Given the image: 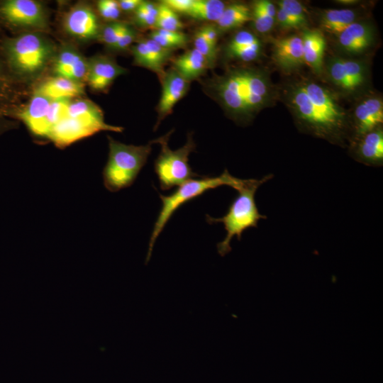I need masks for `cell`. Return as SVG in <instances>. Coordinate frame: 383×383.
I'll list each match as a JSON object with an SVG mask.
<instances>
[{
    "label": "cell",
    "instance_id": "obj_5",
    "mask_svg": "<svg viewBox=\"0 0 383 383\" xmlns=\"http://www.w3.org/2000/svg\"><path fill=\"white\" fill-rule=\"evenodd\" d=\"M243 179L232 176L227 170L217 177L203 176L201 179H190L169 195L159 193L162 207L155 222L150 235L145 263L150 260L157 238L174 213L184 204L204 194L209 189L229 186L236 189Z\"/></svg>",
    "mask_w": 383,
    "mask_h": 383
},
{
    "label": "cell",
    "instance_id": "obj_7",
    "mask_svg": "<svg viewBox=\"0 0 383 383\" xmlns=\"http://www.w3.org/2000/svg\"><path fill=\"white\" fill-rule=\"evenodd\" d=\"M173 131L174 129L155 139L156 143L160 145L161 150L154 162V170L159 180L160 188L163 191L179 186L193 177H203L194 172L189 164V156L196 148L192 134H188L187 143L182 148L172 150L168 146V140Z\"/></svg>",
    "mask_w": 383,
    "mask_h": 383
},
{
    "label": "cell",
    "instance_id": "obj_25",
    "mask_svg": "<svg viewBox=\"0 0 383 383\" xmlns=\"http://www.w3.org/2000/svg\"><path fill=\"white\" fill-rule=\"evenodd\" d=\"M357 13L353 9H327L320 16L321 27L337 35L349 25L356 21Z\"/></svg>",
    "mask_w": 383,
    "mask_h": 383
},
{
    "label": "cell",
    "instance_id": "obj_19",
    "mask_svg": "<svg viewBox=\"0 0 383 383\" xmlns=\"http://www.w3.org/2000/svg\"><path fill=\"white\" fill-rule=\"evenodd\" d=\"M67 115L83 121L94 128L98 133L103 131L122 132L123 130V127L106 123L100 108L87 99L71 100Z\"/></svg>",
    "mask_w": 383,
    "mask_h": 383
},
{
    "label": "cell",
    "instance_id": "obj_2",
    "mask_svg": "<svg viewBox=\"0 0 383 383\" xmlns=\"http://www.w3.org/2000/svg\"><path fill=\"white\" fill-rule=\"evenodd\" d=\"M213 82L221 104L238 121H249L258 111L271 104L274 98L268 74L260 69H231Z\"/></svg>",
    "mask_w": 383,
    "mask_h": 383
},
{
    "label": "cell",
    "instance_id": "obj_13",
    "mask_svg": "<svg viewBox=\"0 0 383 383\" xmlns=\"http://www.w3.org/2000/svg\"><path fill=\"white\" fill-rule=\"evenodd\" d=\"M272 60L284 73L291 74L304 64L301 35H290L273 42Z\"/></svg>",
    "mask_w": 383,
    "mask_h": 383
},
{
    "label": "cell",
    "instance_id": "obj_26",
    "mask_svg": "<svg viewBox=\"0 0 383 383\" xmlns=\"http://www.w3.org/2000/svg\"><path fill=\"white\" fill-rule=\"evenodd\" d=\"M226 6L220 0H193L185 15L200 21L216 22Z\"/></svg>",
    "mask_w": 383,
    "mask_h": 383
},
{
    "label": "cell",
    "instance_id": "obj_22",
    "mask_svg": "<svg viewBox=\"0 0 383 383\" xmlns=\"http://www.w3.org/2000/svg\"><path fill=\"white\" fill-rule=\"evenodd\" d=\"M172 68L189 82L204 74L210 67L206 59L195 48L172 59Z\"/></svg>",
    "mask_w": 383,
    "mask_h": 383
},
{
    "label": "cell",
    "instance_id": "obj_30",
    "mask_svg": "<svg viewBox=\"0 0 383 383\" xmlns=\"http://www.w3.org/2000/svg\"><path fill=\"white\" fill-rule=\"evenodd\" d=\"M134 12L135 22L139 26L155 28L158 15V4L142 1Z\"/></svg>",
    "mask_w": 383,
    "mask_h": 383
},
{
    "label": "cell",
    "instance_id": "obj_8",
    "mask_svg": "<svg viewBox=\"0 0 383 383\" xmlns=\"http://www.w3.org/2000/svg\"><path fill=\"white\" fill-rule=\"evenodd\" d=\"M323 71L328 81L345 94H358L369 82L368 65L363 60L333 56L324 60Z\"/></svg>",
    "mask_w": 383,
    "mask_h": 383
},
{
    "label": "cell",
    "instance_id": "obj_1",
    "mask_svg": "<svg viewBox=\"0 0 383 383\" xmlns=\"http://www.w3.org/2000/svg\"><path fill=\"white\" fill-rule=\"evenodd\" d=\"M285 99L302 132L340 146L351 140L350 117L325 86L311 79L296 82L287 87Z\"/></svg>",
    "mask_w": 383,
    "mask_h": 383
},
{
    "label": "cell",
    "instance_id": "obj_23",
    "mask_svg": "<svg viewBox=\"0 0 383 383\" xmlns=\"http://www.w3.org/2000/svg\"><path fill=\"white\" fill-rule=\"evenodd\" d=\"M36 91L51 100L72 99L84 93V86L81 82L57 76L43 82Z\"/></svg>",
    "mask_w": 383,
    "mask_h": 383
},
{
    "label": "cell",
    "instance_id": "obj_21",
    "mask_svg": "<svg viewBox=\"0 0 383 383\" xmlns=\"http://www.w3.org/2000/svg\"><path fill=\"white\" fill-rule=\"evenodd\" d=\"M304 64L317 75L323 72L326 39L317 28L305 29L301 35Z\"/></svg>",
    "mask_w": 383,
    "mask_h": 383
},
{
    "label": "cell",
    "instance_id": "obj_35",
    "mask_svg": "<svg viewBox=\"0 0 383 383\" xmlns=\"http://www.w3.org/2000/svg\"><path fill=\"white\" fill-rule=\"evenodd\" d=\"M262 45L260 41L251 45L226 51L231 57L243 61L255 60L260 55Z\"/></svg>",
    "mask_w": 383,
    "mask_h": 383
},
{
    "label": "cell",
    "instance_id": "obj_27",
    "mask_svg": "<svg viewBox=\"0 0 383 383\" xmlns=\"http://www.w3.org/2000/svg\"><path fill=\"white\" fill-rule=\"evenodd\" d=\"M70 101L71 99H70L51 101L39 136L40 138L47 139V137L53 127L67 116Z\"/></svg>",
    "mask_w": 383,
    "mask_h": 383
},
{
    "label": "cell",
    "instance_id": "obj_33",
    "mask_svg": "<svg viewBox=\"0 0 383 383\" xmlns=\"http://www.w3.org/2000/svg\"><path fill=\"white\" fill-rule=\"evenodd\" d=\"M194 46L207 60L210 67L214 65L217 57V48L211 45L204 38L200 30L194 36Z\"/></svg>",
    "mask_w": 383,
    "mask_h": 383
},
{
    "label": "cell",
    "instance_id": "obj_43",
    "mask_svg": "<svg viewBox=\"0 0 383 383\" xmlns=\"http://www.w3.org/2000/svg\"><path fill=\"white\" fill-rule=\"evenodd\" d=\"M141 2V0H121L118 1L120 9L124 11H135Z\"/></svg>",
    "mask_w": 383,
    "mask_h": 383
},
{
    "label": "cell",
    "instance_id": "obj_36",
    "mask_svg": "<svg viewBox=\"0 0 383 383\" xmlns=\"http://www.w3.org/2000/svg\"><path fill=\"white\" fill-rule=\"evenodd\" d=\"M258 42L259 39L252 33L243 30L233 36L227 45L226 51L251 45Z\"/></svg>",
    "mask_w": 383,
    "mask_h": 383
},
{
    "label": "cell",
    "instance_id": "obj_10",
    "mask_svg": "<svg viewBox=\"0 0 383 383\" xmlns=\"http://www.w3.org/2000/svg\"><path fill=\"white\" fill-rule=\"evenodd\" d=\"M4 40L0 36V135L13 127L10 118L13 117L18 106V89L16 79L6 64L4 50Z\"/></svg>",
    "mask_w": 383,
    "mask_h": 383
},
{
    "label": "cell",
    "instance_id": "obj_44",
    "mask_svg": "<svg viewBox=\"0 0 383 383\" xmlns=\"http://www.w3.org/2000/svg\"><path fill=\"white\" fill-rule=\"evenodd\" d=\"M337 2H338L340 4H344V5H353V4H357L358 1L355 0H339V1H337Z\"/></svg>",
    "mask_w": 383,
    "mask_h": 383
},
{
    "label": "cell",
    "instance_id": "obj_40",
    "mask_svg": "<svg viewBox=\"0 0 383 383\" xmlns=\"http://www.w3.org/2000/svg\"><path fill=\"white\" fill-rule=\"evenodd\" d=\"M192 1L193 0H165L162 1L175 12L186 14L192 4Z\"/></svg>",
    "mask_w": 383,
    "mask_h": 383
},
{
    "label": "cell",
    "instance_id": "obj_18",
    "mask_svg": "<svg viewBox=\"0 0 383 383\" xmlns=\"http://www.w3.org/2000/svg\"><path fill=\"white\" fill-rule=\"evenodd\" d=\"M51 99L35 90L28 103L14 113L13 117L24 123L34 135L39 137Z\"/></svg>",
    "mask_w": 383,
    "mask_h": 383
},
{
    "label": "cell",
    "instance_id": "obj_15",
    "mask_svg": "<svg viewBox=\"0 0 383 383\" xmlns=\"http://www.w3.org/2000/svg\"><path fill=\"white\" fill-rule=\"evenodd\" d=\"M350 141V152L352 156L357 161L370 166L379 167L382 165V127Z\"/></svg>",
    "mask_w": 383,
    "mask_h": 383
},
{
    "label": "cell",
    "instance_id": "obj_3",
    "mask_svg": "<svg viewBox=\"0 0 383 383\" xmlns=\"http://www.w3.org/2000/svg\"><path fill=\"white\" fill-rule=\"evenodd\" d=\"M272 177L273 175L270 174L260 179H243L241 184L235 189L238 195L230 204L225 216L216 218L206 215L209 224L223 223L226 231L225 238L217 244V250L221 256L231 252V241L233 237L240 240L246 229L257 227L260 219L267 218L266 216L259 212L255 195L258 187Z\"/></svg>",
    "mask_w": 383,
    "mask_h": 383
},
{
    "label": "cell",
    "instance_id": "obj_17",
    "mask_svg": "<svg viewBox=\"0 0 383 383\" xmlns=\"http://www.w3.org/2000/svg\"><path fill=\"white\" fill-rule=\"evenodd\" d=\"M88 65L87 81L96 91L106 90L116 77L126 72L113 59L105 55L93 57Z\"/></svg>",
    "mask_w": 383,
    "mask_h": 383
},
{
    "label": "cell",
    "instance_id": "obj_16",
    "mask_svg": "<svg viewBox=\"0 0 383 383\" xmlns=\"http://www.w3.org/2000/svg\"><path fill=\"white\" fill-rule=\"evenodd\" d=\"M66 31L81 39H91L99 33L96 14L88 6L77 5L66 14L64 20Z\"/></svg>",
    "mask_w": 383,
    "mask_h": 383
},
{
    "label": "cell",
    "instance_id": "obj_29",
    "mask_svg": "<svg viewBox=\"0 0 383 383\" xmlns=\"http://www.w3.org/2000/svg\"><path fill=\"white\" fill-rule=\"evenodd\" d=\"M184 24L180 20L177 12L173 11L163 1L158 4V15L154 29L168 31H182Z\"/></svg>",
    "mask_w": 383,
    "mask_h": 383
},
{
    "label": "cell",
    "instance_id": "obj_31",
    "mask_svg": "<svg viewBox=\"0 0 383 383\" xmlns=\"http://www.w3.org/2000/svg\"><path fill=\"white\" fill-rule=\"evenodd\" d=\"M277 5L289 17L295 28H301L306 24L307 19L304 8L299 1L281 0L277 1Z\"/></svg>",
    "mask_w": 383,
    "mask_h": 383
},
{
    "label": "cell",
    "instance_id": "obj_42",
    "mask_svg": "<svg viewBox=\"0 0 383 383\" xmlns=\"http://www.w3.org/2000/svg\"><path fill=\"white\" fill-rule=\"evenodd\" d=\"M265 13L275 19L277 9L274 4L267 0H258L254 1Z\"/></svg>",
    "mask_w": 383,
    "mask_h": 383
},
{
    "label": "cell",
    "instance_id": "obj_11",
    "mask_svg": "<svg viewBox=\"0 0 383 383\" xmlns=\"http://www.w3.org/2000/svg\"><path fill=\"white\" fill-rule=\"evenodd\" d=\"M160 80L162 84V94L157 106V120L155 130L160 122L172 112L176 104L186 95L190 83L172 67L166 70Z\"/></svg>",
    "mask_w": 383,
    "mask_h": 383
},
{
    "label": "cell",
    "instance_id": "obj_12",
    "mask_svg": "<svg viewBox=\"0 0 383 383\" xmlns=\"http://www.w3.org/2000/svg\"><path fill=\"white\" fill-rule=\"evenodd\" d=\"M383 123V101L379 96H368L360 101L354 110L351 123V140L358 138L379 127Z\"/></svg>",
    "mask_w": 383,
    "mask_h": 383
},
{
    "label": "cell",
    "instance_id": "obj_39",
    "mask_svg": "<svg viewBox=\"0 0 383 383\" xmlns=\"http://www.w3.org/2000/svg\"><path fill=\"white\" fill-rule=\"evenodd\" d=\"M202 35L205 40L213 47L217 48V42L218 38V30L216 26H206L202 27L200 30Z\"/></svg>",
    "mask_w": 383,
    "mask_h": 383
},
{
    "label": "cell",
    "instance_id": "obj_38",
    "mask_svg": "<svg viewBox=\"0 0 383 383\" xmlns=\"http://www.w3.org/2000/svg\"><path fill=\"white\" fill-rule=\"evenodd\" d=\"M136 33L135 30L127 24L113 48L116 50L126 49L134 41Z\"/></svg>",
    "mask_w": 383,
    "mask_h": 383
},
{
    "label": "cell",
    "instance_id": "obj_32",
    "mask_svg": "<svg viewBox=\"0 0 383 383\" xmlns=\"http://www.w3.org/2000/svg\"><path fill=\"white\" fill-rule=\"evenodd\" d=\"M251 21L255 29L262 34L270 32L275 22L274 18L265 13L255 2L251 9Z\"/></svg>",
    "mask_w": 383,
    "mask_h": 383
},
{
    "label": "cell",
    "instance_id": "obj_34",
    "mask_svg": "<svg viewBox=\"0 0 383 383\" xmlns=\"http://www.w3.org/2000/svg\"><path fill=\"white\" fill-rule=\"evenodd\" d=\"M127 24L113 21L105 26L101 31L100 38L102 42L113 48Z\"/></svg>",
    "mask_w": 383,
    "mask_h": 383
},
{
    "label": "cell",
    "instance_id": "obj_20",
    "mask_svg": "<svg viewBox=\"0 0 383 383\" xmlns=\"http://www.w3.org/2000/svg\"><path fill=\"white\" fill-rule=\"evenodd\" d=\"M88 67V60L75 49L66 47L58 54L54 71L57 76L82 83L83 80H87Z\"/></svg>",
    "mask_w": 383,
    "mask_h": 383
},
{
    "label": "cell",
    "instance_id": "obj_24",
    "mask_svg": "<svg viewBox=\"0 0 383 383\" xmlns=\"http://www.w3.org/2000/svg\"><path fill=\"white\" fill-rule=\"evenodd\" d=\"M251 21V9L243 3H233L226 6L216 22L218 31H227L240 27Z\"/></svg>",
    "mask_w": 383,
    "mask_h": 383
},
{
    "label": "cell",
    "instance_id": "obj_41",
    "mask_svg": "<svg viewBox=\"0 0 383 383\" xmlns=\"http://www.w3.org/2000/svg\"><path fill=\"white\" fill-rule=\"evenodd\" d=\"M275 19L279 26L283 29H296L289 17L279 8L277 11Z\"/></svg>",
    "mask_w": 383,
    "mask_h": 383
},
{
    "label": "cell",
    "instance_id": "obj_14",
    "mask_svg": "<svg viewBox=\"0 0 383 383\" xmlns=\"http://www.w3.org/2000/svg\"><path fill=\"white\" fill-rule=\"evenodd\" d=\"M338 49L351 56L363 54L374 41V30L365 21H355L336 35Z\"/></svg>",
    "mask_w": 383,
    "mask_h": 383
},
{
    "label": "cell",
    "instance_id": "obj_28",
    "mask_svg": "<svg viewBox=\"0 0 383 383\" xmlns=\"http://www.w3.org/2000/svg\"><path fill=\"white\" fill-rule=\"evenodd\" d=\"M150 38L168 49L174 50L187 45L189 36L182 31H168L160 29H153L150 34Z\"/></svg>",
    "mask_w": 383,
    "mask_h": 383
},
{
    "label": "cell",
    "instance_id": "obj_9",
    "mask_svg": "<svg viewBox=\"0 0 383 383\" xmlns=\"http://www.w3.org/2000/svg\"><path fill=\"white\" fill-rule=\"evenodd\" d=\"M0 18L13 27L43 28L46 22L42 6L33 0L1 1Z\"/></svg>",
    "mask_w": 383,
    "mask_h": 383
},
{
    "label": "cell",
    "instance_id": "obj_6",
    "mask_svg": "<svg viewBox=\"0 0 383 383\" xmlns=\"http://www.w3.org/2000/svg\"><path fill=\"white\" fill-rule=\"evenodd\" d=\"M3 50L8 67L16 79V76H28L41 70L52 48L40 34L25 33L4 39Z\"/></svg>",
    "mask_w": 383,
    "mask_h": 383
},
{
    "label": "cell",
    "instance_id": "obj_4",
    "mask_svg": "<svg viewBox=\"0 0 383 383\" xmlns=\"http://www.w3.org/2000/svg\"><path fill=\"white\" fill-rule=\"evenodd\" d=\"M109 157L103 170L104 187L110 192H118L133 184L147 162L156 140L144 145H126L108 135Z\"/></svg>",
    "mask_w": 383,
    "mask_h": 383
},
{
    "label": "cell",
    "instance_id": "obj_37",
    "mask_svg": "<svg viewBox=\"0 0 383 383\" xmlns=\"http://www.w3.org/2000/svg\"><path fill=\"white\" fill-rule=\"evenodd\" d=\"M100 15L109 21H116L120 16L121 9L118 3L113 0H101L97 3Z\"/></svg>",
    "mask_w": 383,
    "mask_h": 383
}]
</instances>
